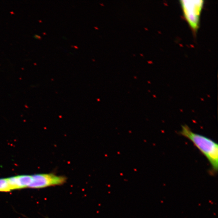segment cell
I'll return each mask as SVG.
<instances>
[{
    "label": "cell",
    "instance_id": "obj_4",
    "mask_svg": "<svg viewBox=\"0 0 218 218\" xmlns=\"http://www.w3.org/2000/svg\"><path fill=\"white\" fill-rule=\"evenodd\" d=\"M12 190L28 188L32 181L31 175H21L8 178Z\"/></svg>",
    "mask_w": 218,
    "mask_h": 218
},
{
    "label": "cell",
    "instance_id": "obj_5",
    "mask_svg": "<svg viewBox=\"0 0 218 218\" xmlns=\"http://www.w3.org/2000/svg\"><path fill=\"white\" fill-rule=\"evenodd\" d=\"M12 191L8 178H0V192H7Z\"/></svg>",
    "mask_w": 218,
    "mask_h": 218
},
{
    "label": "cell",
    "instance_id": "obj_3",
    "mask_svg": "<svg viewBox=\"0 0 218 218\" xmlns=\"http://www.w3.org/2000/svg\"><path fill=\"white\" fill-rule=\"evenodd\" d=\"M29 188L40 189L49 187L60 186L65 184L67 178L64 176L57 175L53 173L33 175Z\"/></svg>",
    "mask_w": 218,
    "mask_h": 218
},
{
    "label": "cell",
    "instance_id": "obj_2",
    "mask_svg": "<svg viewBox=\"0 0 218 218\" xmlns=\"http://www.w3.org/2000/svg\"><path fill=\"white\" fill-rule=\"evenodd\" d=\"M179 2L184 17L193 32L196 33L199 29L200 15L205 1L181 0Z\"/></svg>",
    "mask_w": 218,
    "mask_h": 218
},
{
    "label": "cell",
    "instance_id": "obj_1",
    "mask_svg": "<svg viewBox=\"0 0 218 218\" xmlns=\"http://www.w3.org/2000/svg\"><path fill=\"white\" fill-rule=\"evenodd\" d=\"M179 134L193 143V144L207 158L215 172L218 170V145L217 143L202 134L194 133L187 125L181 126Z\"/></svg>",
    "mask_w": 218,
    "mask_h": 218
}]
</instances>
